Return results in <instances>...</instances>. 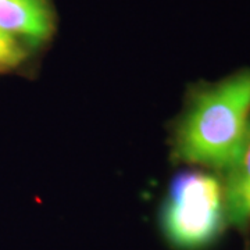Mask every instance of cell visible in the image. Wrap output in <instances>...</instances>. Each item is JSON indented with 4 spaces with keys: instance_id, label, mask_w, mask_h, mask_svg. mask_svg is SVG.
Instances as JSON below:
<instances>
[{
    "instance_id": "7a4b0ae2",
    "label": "cell",
    "mask_w": 250,
    "mask_h": 250,
    "mask_svg": "<svg viewBox=\"0 0 250 250\" xmlns=\"http://www.w3.org/2000/svg\"><path fill=\"white\" fill-rule=\"evenodd\" d=\"M223 190L203 172H182L172 181L163 224L170 241L182 249H197L214 241L221 229Z\"/></svg>"
},
{
    "instance_id": "3957f363",
    "label": "cell",
    "mask_w": 250,
    "mask_h": 250,
    "mask_svg": "<svg viewBox=\"0 0 250 250\" xmlns=\"http://www.w3.org/2000/svg\"><path fill=\"white\" fill-rule=\"evenodd\" d=\"M56 29L53 0H0V31L38 49L53 38Z\"/></svg>"
},
{
    "instance_id": "5b68a950",
    "label": "cell",
    "mask_w": 250,
    "mask_h": 250,
    "mask_svg": "<svg viewBox=\"0 0 250 250\" xmlns=\"http://www.w3.org/2000/svg\"><path fill=\"white\" fill-rule=\"evenodd\" d=\"M35 47L16 36L0 31V74L20 67L27 60Z\"/></svg>"
},
{
    "instance_id": "277c9868",
    "label": "cell",
    "mask_w": 250,
    "mask_h": 250,
    "mask_svg": "<svg viewBox=\"0 0 250 250\" xmlns=\"http://www.w3.org/2000/svg\"><path fill=\"white\" fill-rule=\"evenodd\" d=\"M227 171L224 207L231 223L245 227L250 215V120L238 153Z\"/></svg>"
},
{
    "instance_id": "6da1fadb",
    "label": "cell",
    "mask_w": 250,
    "mask_h": 250,
    "mask_svg": "<svg viewBox=\"0 0 250 250\" xmlns=\"http://www.w3.org/2000/svg\"><path fill=\"white\" fill-rule=\"evenodd\" d=\"M250 111V70L193 92L175 134L181 160L227 170L241 146Z\"/></svg>"
}]
</instances>
